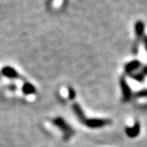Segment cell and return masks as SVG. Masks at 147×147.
I'll use <instances>...</instances> for the list:
<instances>
[{"instance_id":"obj_4","label":"cell","mask_w":147,"mask_h":147,"mask_svg":"<svg viewBox=\"0 0 147 147\" xmlns=\"http://www.w3.org/2000/svg\"><path fill=\"white\" fill-rule=\"evenodd\" d=\"M1 73H2V75L8 77V78H18L19 77V74L18 72L11 67H5L2 68L1 70Z\"/></svg>"},{"instance_id":"obj_5","label":"cell","mask_w":147,"mask_h":147,"mask_svg":"<svg viewBox=\"0 0 147 147\" xmlns=\"http://www.w3.org/2000/svg\"><path fill=\"white\" fill-rule=\"evenodd\" d=\"M139 132H140V125L138 122H136L133 127L126 129V134H127L129 138H136V136H138Z\"/></svg>"},{"instance_id":"obj_9","label":"cell","mask_w":147,"mask_h":147,"mask_svg":"<svg viewBox=\"0 0 147 147\" xmlns=\"http://www.w3.org/2000/svg\"><path fill=\"white\" fill-rule=\"evenodd\" d=\"M22 91L24 92V94L29 95V94H34L36 92V89L33 84H31L29 82H25L22 86Z\"/></svg>"},{"instance_id":"obj_11","label":"cell","mask_w":147,"mask_h":147,"mask_svg":"<svg viewBox=\"0 0 147 147\" xmlns=\"http://www.w3.org/2000/svg\"><path fill=\"white\" fill-rule=\"evenodd\" d=\"M68 94H69V98L70 99H74L76 98V91L74 90V89L68 88Z\"/></svg>"},{"instance_id":"obj_8","label":"cell","mask_w":147,"mask_h":147,"mask_svg":"<svg viewBox=\"0 0 147 147\" xmlns=\"http://www.w3.org/2000/svg\"><path fill=\"white\" fill-rule=\"evenodd\" d=\"M144 28H145V25L142 20H138V22H136V23H135V32H136V35L138 37H140L144 35Z\"/></svg>"},{"instance_id":"obj_2","label":"cell","mask_w":147,"mask_h":147,"mask_svg":"<svg viewBox=\"0 0 147 147\" xmlns=\"http://www.w3.org/2000/svg\"><path fill=\"white\" fill-rule=\"evenodd\" d=\"M53 124L56 125L58 128H59L62 130V132L65 134L66 136H70L73 134V130L70 128V126L64 120H63L62 118H60V117L56 118L53 121Z\"/></svg>"},{"instance_id":"obj_6","label":"cell","mask_w":147,"mask_h":147,"mask_svg":"<svg viewBox=\"0 0 147 147\" xmlns=\"http://www.w3.org/2000/svg\"><path fill=\"white\" fill-rule=\"evenodd\" d=\"M140 65H141V63L138 60H132V61L129 62L128 64H126V66H125V71H126V73L130 74L133 71L138 69L140 67Z\"/></svg>"},{"instance_id":"obj_3","label":"cell","mask_w":147,"mask_h":147,"mask_svg":"<svg viewBox=\"0 0 147 147\" xmlns=\"http://www.w3.org/2000/svg\"><path fill=\"white\" fill-rule=\"evenodd\" d=\"M120 85H121V89L122 91V99L124 102H127L131 98V90L129 86V84L126 82V79L124 77H121L120 80Z\"/></svg>"},{"instance_id":"obj_13","label":"cell","mask_w":147,"mask_h":147,"mask_svg":"<svg viewBox=\"0 0 147 147\" xmlns=\"http://www.w3.org/2000/svg\"><path fill=\"white\" fill-rule=\"evenodd\" d=\"M143 75H147V67H145L144 69H143Z\"/></svg>"},{"instance_id":"obj_14","label":"cell","mask_w":147,"mask_h":147,"mask_svg":"<svg viewBox=\"0 0 147 147\" xmlns=\"http://www.w3.org/2000/svg\"><path fill=\"white\" fill-rule=\"evenodd\" d=\"M145 47H146V49H147V42H146V45H145Z\"/></svg>"},{"instance_id":"obj_10","label":"cell","mask_w":147,"mask_h":147,"mask_svg":"<svg viewBox=\"0 0 147 147\" xmlns=\"http://www.w3.org/2000/svg\"><path fill=\"white\" fill-rule=\"evenodd\" d=\"M135 97L136 98H144V97H147V90H142L138 92H136L135 94Z\"/></svg>"},{"instance_id":"obj_7","label":"cell","mask_w":147,"mask_h":147,"mask_svg":"<svg viewBox=\"0 0 147 147\" xmlns=\"http://www.w3.org/2000/svg\"><path fill=\"white\" fill-rule=\"evenodd\" d=\"M73 110L75 112V113L76 114V116L78 117V119L82 121V122H84L85 121V116H84V113H83L82 107L79 106L77 103H75L73 105Z\"/></svg>"},{"instance_id":"obj_12","label":"cell","mask_w":147,"mask_h":147,"mask_svg":"<svg viewBox=\"0 0 147 147\" xmlns=\"http://www.w3.org/2000/svg\"><path fill=\"white\" fill-rule=\"evenodd\" d=\"M133 78H134L136 81L143 82V80H144V75H143V74H138V75L134 76H133Z\"/></svg>"},{"instance_id":"obj_1","label":"cell","mask_w":147,"mask_h":147,"mask_svg":"<svg viewBox=\"0 0 147 147\" xmlns=\"http://www.w3.org/2000/svg\"><path fill=\"white\" fill-rule=\"evenodd\" d=\"M87 127L90 129H98L106 126L110 123V121L106 120V119H98V118H91L85 120V121L83 122Z\"/></svg>"}]
</instances>
